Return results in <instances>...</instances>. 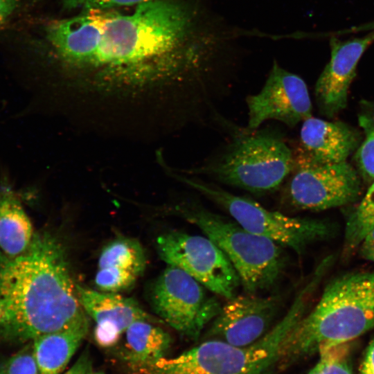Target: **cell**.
I'll list each match as a JSON object with an SVG mask.
<instances>
[{
    "mask_svg": "<svg viewBox=\"0 0 374 374\" xmlns=\"http://www.w3.org/2000/svg\"><path fill=\"white\" fill-rule=\"evenodd\" d=\"M129 15L110 16L97 52L86 71L93 76L90 91L109 96L139 94L150 80H172L181 68L177 51L194 24L193 11L172 0L136 5Z\"/></svg>",
    "mask_w": 374,
    "mask_h": 374,
    "instance_id": "1",
    "label": "cell"
},
{
    "mask_svg": "<svg viewBox=\"0 0 374 374\" xmlns=\"http://www.w3.org/2000/svg\"><path fill=\"white\" fill-rule=\"evenodd\" d=\"M67 260L63 245L48 233H34L17 256L0 251V332L33 341L86 317Z\"/></svg>",
    "mask_w": 374,
    "mask_h": 374,
    "instance_id": "2",
    "label": "cell"
},
{
    "mask_svg": "<svg viewBox=\"0 0 374 374\" xmlns=\"http://www.w3.org/2000/svg\"><path fill=\"white\" fill-rule=\"evenodd\" d=\"M373 328L374 271L345 274L326 285L317 305L287 336L277 364L285 368Z\"/></svg>",
    "mask_w": 374,
    "mask_h": 374,
    "instance_id": "3",
    "label": "cell"
},
{
    "mask_svg": "<svg viewBox=\"0 0 374 374\" xmlns=\"http://www.w3.org/2000/svg\"><path fill=\"white\" fill-rule=\"evenodd\" d=\"M311 298L308 290L301 289L285 316L249 346L208 339L175 357H165L135 374H264L277 364L285 338L305 314Z\"/></svg>",
    "mask_w": 374,
    "mask_h": 374,
    "instance_id": "4",
    "label": "cell"
},
{
    "mask_svg": "<svg viewBox=\"0 0 374 374\" xmlns=\"http://www.w3.org/2000/svg\"><path fill=\"white\" fill-rule=\"evenodd\" d=\"M294 164V156L279 133L247 129L235 133L218 154L186 173L263 195L276 190Z\"/></svg>",
    "mask_w": 374,
    "mask_h": 374,
    "instance_id": "5",
    "label": "cell"
},
{
    "mask_svg": "<svg viewBox=\"0 0 374 374\" xmlns=\"http://www.w3.org/2000/svg\"><path fill=\"white\" fill-rule=\"evenodd\" d=\"M181 211L188 222L224 252L247 293L267 290L277 283L285 267L278 244L197 203L188 204Z\"/></svg>",
    "mask_w": 374,
    "mask_h": 374,
    "instance_id": "6",
    "label": "cell"
},
{
    "mask_svg": "<svg viewBox=\"0 0 374 374\" xmlns=\"http://www.w3.org/2000/svg\"><path fill=\"white\" fill-rule=\"evenodd\" d=\"M181 181L224 208L245 229L301 254L310 244L328 238L331 227L318 219L291 217L270 211L195 177L177 175Z\"/></svg>",
    "mask_w": 374,
    "mask_h": 374,
    "instance_id": "7",
    "label": "cell"
},
{
    "mask_svg": "<svg viewBox=\"0 0 374 374\" xmlns=\"http://www.w3.org/2000/svg\"><path fill=\"white\" fill-rule=\"evenodd\" d=\"M150 300L161 320L192 340L199 337L222 308L202 284L172 265H168L154 283Z\"/></svg>",
    "mask_w": 374,
    "mask_h": 374,
    "instance_id": "8",
    "label": "cell"
},
{
    "mask_svg": "<svg viewBox=\"0 0 374 374\" xmlns=\"http://www.w3.org/2000/svg\"><path fill=\"white\" fill-rule=\"evenodd\" d=\"M160 258L191 276L206 289L223 298L236 295L240 278L224 252L208 237L179 231L157 240Z\"/></svg>",
    "mask_w": 374,
    "mask_h": 374,
    "instance_id": "9",
    "label": "cell"
},
{
    "mask_svg": "<svg viewBox=\"0 0 374 374\" xmlns=\"http://www.w3.org/2000/svg\"><path fill=\"white\" fill-rule=\"evenodd\" d=\"M286 194L296 208L322 211L354 202L359 195L361 181L347 161L317 163L302 152L294 157Z\"/></svg>",
    "mask_w": 374,
    "mask_h": 374,
    "instance_id": "10",
    "label": "cell"
},
{
    "mask_svg": "<svg viewBox=\"0 0 374 374\" xmlns=\"http://www.w3.org/2000/svg\"><path fill=\"white\" fill-rule=\"evenodd\" d=\"M249 130L268 120L292 127L312 116L310 94L304 80L275 61L262 89L247 98Z\"/></svg>",
    "mask_w": 374,
    "mask_h": 374,
    "instance_id": "11",
    "label": "cell"
},
{
    "mask_svg": "<svg viewBox=\"0 0 374 374\" xmlns=\"http://www.w3.org/2000/svg\"><path fill=\"white\" fill-rule=\"evenodd\" d=\"M280 305L276 296L235 295L222 305L206 337L236 346H249L270 330Z\"/></svg>",
    "mask_w": 374,
    "mask_h": 374,
    "instance_id": "12",
    "label": "cell"
},
{
    "mask_svg": "<svg viewBox=\"0 0 374 374\" xmlns=\"http://www.w3.org/2000/svg\"><path fill=\"white\" fill-rule=\"evenodd\" d=\"M112 13L107 10H85L82 15L48 26V39L64 64L75 69L87 70Z\"/></svg>",
    "mask_w": 374,
    "mask_h": 374,
    "instance_id": "13",
    "label": "cell"
},
{
    "mask_svg": "<svg viewBox=\"0 0 374 374\" xmlns=\"http://www.w3.org/2000/svg\"><path fill=\"white\" fill-rule=\"evenodd\" d=\"M374 42V30L359 38L341 41L331 35V56L315 85V96L321 109L328 116L345 108L348 92L357 64Z\"/></svg>",
    "mask_w": 374,
    "mask_h": 374,
    "instance_id": "14",
    "label": "cell"
},
{
    "mask_svg": "<svg viewBox=\"0 0 374 374\" xmlns=\"http://www.w3.org/2000/svg\"><path fill=\"white\" fill-rule=\"evenodd\" d=\"M79 302L96 322L94 339L103 348L117 344L128 327L139 320L152 321L131 298L75 285Z\"/></svg>",
    "mask_w": 374,
    "mask_h": 374,
    "instance_id": "15",
    "label": "cell"
},
{
    "mask_svg": "<svg viewBox=\"0 0 374 374\" xmlns=\"http://www.w3.org/2000/svg\"><path fill=\"white\" fill-rule=\"evenodd\" d=\"M300 139L302 152L320 163L346 161L359 141L357 134L346 124L312 116L303 122Z\"/></svg>",
    "mask_w": 374,
    "mask_h": 374,
    "instance_id": "16",
    "label": "cell"
},
{
    "mask_svg": "<svg viewBox=\"0 0 374 374\" xmlns=\"http://www.w3.org/2000/svg\"><path fill=\"white\" fill-rule=\"evenodd\" d=\"M87 317L33 341L39 374H60L84 339L89 331Z\"/></svg>",
    "mask_w": 374,
    "mask_h": 374,
    "instance_id": "17",
    "label": "cell"
},
{
    "mask_svg": "<svg viewBox=\"0 0 374 374\" xmlns=\"http://www.w3.org/2000/svg\"><path fill=\"white\" fill-rule=\"evenodd\" d=\"M151 321L139 320L125 331L122 357L134 373L166 357L171 344L170 335Z\"/></svg>",
    "mask_w": 374,
    "mask_h": 374,
    "instance_id": "18",
    "label": "cell"
},
{
    "mask_svg": "<svg viewBox=\"0 0 374 374\" xmlns=\"http://www.w3.org/2000/svg\"><path fill=\"white\" fill-rule=\"evenodd\" d=\"M34 233L31 222L15 191L0 186V251L14 257L26 250Z\"/></svg>",
    "mask_w": 374,
    "mask_h": 374,
    "instance_id": "19",
    "label": "cell"
},
{
    "mask_svg": "<svg viewBox=\"0 0 374 374\" xmlns=\"http://www.w3.org/2000/svg\"><path fill=\"white\" fill-rule=\"evenodd\" d=\"M98 269L116 268L141 276L146 257L140 242L133 238H119L107 244L98 259Z\"/></svg>",
    "mask_w": 374,
    "mask_h": 374,
    "instance_id": "20",
    "label": "cell"
},
{
    "mask_svg": "<svg viewBox=\"0 0 374 374\" xmlns=\"http://www.w3.org/2000/svg\"><path fill=\"white\" fill-rule=\"evenodd\" d=\"M373 228L374 181L347 219L344 231L345 252L358 247L364 236Z\"/></svg>",
    "mask_w": 374,
    "mask_h": 374,
    "instance_id": "21",
    "label": "cell"
},
{
    "mask_svg": "<svg viewBox=\"0 0 374 374\" xmlns=\"http://www.w3.org/2000/svg\"><path fill=\"white\" fill-rule=\"evenodd\" d=\"M349 343L322 350L319 359L307 374H353Z\"/></svg>",
    "mask_w": 374,
    "mask_h": 374,
    "instance_id": "22",
    "label": "cell"
},
{
    "mask_svg": "<svg viewBox=\"0 0 374 374\" xmlns=\"http://www.w3.org/2000/svg\"><path fill=\"white\" fill-rule=\"evenodd\" d=\"M139 276L135 274L116 268L98 269L95 283L102 292L116 293L130 288Z\"/></svg>",
    "mask_w": 374,
    "mask_h": 374,
    "instance_id": "23",
    "label": "cell"
},
{
    "mask_svg": "<svg viewBox=\"0 0 374 374\" xmlns=\"http://www.w3.org/2000/svg\"><path fill=\"white\" fill-rule=\"evenodd\" d=\"M0 374H39L33 345L4 361L0 365Z\"/></svg>",
    "mask_w": 374,
    "mask_h": 374,
    "instance_id": "24",
    "label": "cell"
},
{
    "mask_svg": "<svg viewBox=\"0 0 374 374\" xmlns=\"http://www.w3.org/2000/svg\"><path fill=\"white\" fill-rule=\"evenodd\" d=\"M152 0H62L64 9L108 10L111 8L138 5Z\"/></svg>",
    "mask_w": 374,
    "mask_h": 374,
    "instance_id": "25",
    "label": "cell"
},
{
    "mask_svg": "<svg viewBox=\"0 0 374 374\" xmlns=\"http://www.w3.org/2000/svg\"><path fill=\"white\" fill-rule=\"evenodd\" d=\"M356 161L365 178L374 181V128L358 148Z\"/></svg>",
    "mask_w": 374,
    "mask_h": 374,
    "instance_id": "26",
    "label": "cell"
},
{
    "mask_svg": "<svg viewBox=\"0 0 374 374\" xmlns=\"http://www.w3.org/2000/svg\"><path fill=\"white\" fill-rule=\"evenodd\" d=\"M359 374H374V338L364 350L359 365Z\"/></svg>",
    "mask_w": 374,
    "mask_h": 374,
    "instance_id": "27",
    "label": "cell"
},
{
    "mask_svg": "<svg viewBox=\"0 0 374 374\" xmlns=\"http://www.w3.org/2000/svg\"><path fill=\"white\" fill-rule=\"evenodd\" d=\"M91 359L87 353H83L64 374H91Z\"/></svg>",
    "mask_w": 374,
    "mask_h": 374,
    "instance_id": "28",
    "label": "cell"
},
{
    "mask_svg": "<svg viewBox=\"0 0 374 374\" xmlns=\"http://www.w3.org/2000/svg\"><path fill=\"white\" fill-rule=\"evenodd\" d=\"M359 247L362 257L374 262V228L364 236Z\"/></svg>",
    "mask_w": 374,
    "mask_h": 374,
    "instance_id": "29",
    "label": "cell"
},
{
    "mask_svg": "<svg viewBox=\"0 0 374 374\" xmlns=\"http://www.w3.org/2000/svg\"><path fill=\"white\" fill-rule=\"evenodd\" d=\"M18 6V0H0V26Z\"/></svg>",
    "mask_w": 374,
    "mask_h": 374,
    "instance_id": "30",
    "label": "cell"
},
{
    "mask_svg": "<svg viewBox=\"0 0 374 374\" xmlns=\"http://www.w3.org/2000/svg\"><path fill=\"white\" fill-rule=\"evenodd\" d=\"M91 374H104V373H103L101 372H96V373L91 372Z\"/></svg>",
    "mask_w": 374,
    "mask_h": 374,
    "instance_id": "31",
    "label": "cell"
},
{
    "mask_svg": "<svg viewBox=\"0 0 374 374\" xmlns=\"http://www.w3.org/2000/svg\"><path fill=\"white\" fill-rule=\"evenodd\" d=\"M373 26L374 27V21H373Z\"/></svg>",
    "mask_w": 374,
    "mask_h": 374,
    "instance_id": "32",
    "label": "cell"
}]
</instances>
